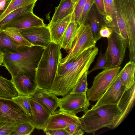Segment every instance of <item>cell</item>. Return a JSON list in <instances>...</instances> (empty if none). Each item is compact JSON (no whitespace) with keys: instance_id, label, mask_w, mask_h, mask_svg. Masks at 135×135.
Instances as JSON below:
<instances>
[{"instance_id":"1","label":"cell","mask_w":135,"mask_h":135,"mask_svg":"<svg viewBox=\"0 0 135 135\" xmlns=\"http://www.w3.org/2000/svg\"><path fill=\"white\" fill-rule=\"evenodd\" d=\"M98 52L96 46L90 48L76 57L70 69L63 74L55 77L48 90L57 96L64 97L69 93L83 75L88 69Z\"/></svg>"},{"instance_id":"2","label":"cell","mask_w":135,"mask_h":135,"mask_svg":"<svg viewBox=\"0 0 135 135\" xmlns=\"http://www.w3.org/2000/svg\"><path fill=\"white\" fill-rule=\"evenodd\" d=\"M44 48L32 45L26 46L22 51L4 53V66L12 78L22 72L27 73L35 77L36 69Z\"/></svg>"},{"instance_id":"3","label":"cell","mask_w":135,"mask_h":135,"mask_svg":"<svg viewBox=\"0 0 135 135\" xmlns=\"http://www.w3.org/2000/svg\"><path fill=\"white\" fill-rule=\"evenodd\" d=\"M61 48L51 41L44 48L36 69L35 77L38 88L48 90L53 83L59 63L62 58Z\"/></svg>"},{"instance_id":"4","label":"cell","mask_w":135,"mask_h":135,"mask_svg":"<svg viewBox=\"0 0 135 135\" xmlns=\"http://www.w3.org/2000/svg\"><path fill=\"white\" fill-rule=\"evenodd\" d=\"M120 115L117 104H108L88 110L80 119L84 132L94 134L100 129H112Z\"/></svg>"},{"instance_id":"5","label":"cell","mask_w":135,"mask_h":135,"mask_svg":"<svg viewBox=\"0 0 135 135\" xmlns=\"http://www.w3.org/2000/svg\"><path fill=\"white\" fill-rule=\"evenodd\" d=\"M118 35L128 46L127 29L135 28V0H114Z\"/></svg>"},{"instance_id":"6","label":"cell","mask_w":135,"mask_h":135,"mask_svg":"<svg viewBox=\"0 0 135 135\" xmlns=\"http://www.w3.org/2000/svg\"><path fill=\"white\" fill-rule=\"evenodd\" d=\"M96 42L89 25H79L72 47L68 55L60 60V63L64 64L78 57L85 50L95 47Z\"/></svg>"},{"instance_id":"7","label":"cell","mask_w":135,"mask_h":135,"mask_svg":"<svg viewBox=\"0 0 135 135\" xmlns=\"http://www.w3.org/2000/svg\"><path fill=\"white\" fill-rule=\"evenodd\" d=\"M120 68V66L108 67L96 75L92 85L87 92V97L89 101H95L101 97L118 74Z\"/></svg>"},{"instance_id":"8","label":"cell","mask_w":135,"mask_h":135,"mask_svg":"<svg viewBox=\"0 0 135 135\" xmlns=\"http://www.w3.org/2000/svg\"><path fill=\"white\" fill-rule=\"evenodd\" d=\"M27 122L32 123L31 119L12 99H0V124Z\"/></svg>"},{"instance_id":"9","label":"cell","mask_w":135,"mask_h":135,"mask_svg":"<svg viewBox=\"0 0 135 135\" xmlns=\"http://www.w3.org/2000/svg\"><path fill=\"white\" fill-rule=\"evenodd\" d=\"M108 39L106 50L108 67L114 68L120 66L124 57L128 45L125 40L113 31Z\"/></svg>"},{"instance_id":"10","label":"cell","mask_w":135,"mask_h":135,"mask_svg":"<svg viewBox=\"0 0 135 135\" xmlns=\"http://www.w3.org/2000/svg\"><path fill=\"white\" fill-rule=\"evenodd\" d=\"M63 97L58 99L59 111L76 115L81 112L84 113L88 110L90 104L86 94L69 92Z\"/></svg>"},{"instance_id":"11","label":"cell","mask_w":135,"mask_h":135,"mask_svg":"<svg viewBox=\"0 0 135 135\" xmlns=\"http://www.w3.org/2000/svg\"><path fill=\"white\" fill-rule=\"evenodd\" d=\"M23 36L33 45L47 47L51 42L50 32L46 25L19 30Z\"/></svg>"},{"instance_id":"12","label":"cell","mask_w":135,"mask_h":135,"mask_svg":"<svg viewBox=\"0 0 135 135\" xmlns=\"http://www.w3.org/2000/svg\"><path fill=\"white\" fill-rule=\"evenodd\" d=\"M125 90L119 73L112 83L91 109H94L104 105L117 104Z\"/></svg>"},{"instance_id":"13","label":"cell","mask_w":135,"mask_h":135,"mask_svg":"<svg viewBox=\"0 0 135 135\" xmlns=\"http://www.w3.org/2000/svg\"><path fill=\"white\" fill-rule=\"evenodd\" d=\"M11 80L19 95L30 96L38 88L35 77L26 72H21Z\"/></svg>"},{"instance_id":"14","label":"cell","mask_w":135,"mask_h":135,"mask_svg":"<svg viewBox=\"0 0 135 135\" xmlns=\"http://www.w3.org/2000/svg\"><path fill=\"white\" fill-rule=\"evenodd\" d=\"M81 122L80 118L76 115L59 110L55 111L50 116L44 131L50 129H64L71 123Z\"/></svg>"},{"instance_id":"15","label":"cell","mask_w":135,"mask_h":135,"mask_svg":"<svg viewBox=\"0 0 135 135\" xmlns=\"http://www.w3.org/2000/svg\"><path fill=\"white\" fill-rule=\"evenodd\" d=\"M45 25L43 20L35 15L32 11L16 17L5 24L1 29L2 30L7 28L11 27L20 30Z\"/></svg>"},{"instance_id":"16","label":"cell","mask_w":135,"mask_h":135,"mask_svg":"<svg viewBox=\"0 0 135 135\" xmlns=\"http://www.w3.org/2000/svg\"><path fill=\"white\" fill-rule=\"evenodd\" d=\"M135 98V82L129 88L125 91L117 104L121 115L112 129L118 127L129 114L134 106Z\"/></svg>"},{"instance_id":"17","label":"cell","mask_w":135,"mask_h":135,"mask_svg":"<svg viewBox=\"0 0 135 135\" xmlns=\"http://www.w3.org/2000/svg\"><path fill=\"white\" fill-rule=\"evenodd\" d=\"M32 123L35 128L45 131L49 119L52 114L35 100L30 98Z\"/></svg>"},{"instance_id":"18","label":"cell","mask_w":135,"mask_h":135,"mask_svg":"<svg viewBox=\"0 0 135 135\" xmlns=\"http://www.w3.org/2000/svg\"><path fill=\"white\" fill-rule=\"evenodd\" d=\"M56 96L48 90L38 88L35 93L30 97L52 114L59 107L58 98Z\"/></svg>"},{"instance_id":"19","label":"cell","mask_w":135,"mask_h":135,"mask_svg":"<svg viewBox=\"0 0 135 135\" xmlns=\"http://www.w3.org/2000/svg\"><path fill=\"white\" fill-rule=\"evenodd\" d=\"M73 13L63 19L50 22L47 26L50 33L51 41L59 45L64 32L73 20Z\"/></svg>"},{"instance_id":"20","label":"cell","mask_w":135,"mask_h":135,"mask_svg":"<svg viewBox=\"0 0 135 135\" xmlns=\"http://www.w3.org/2000/svg\"><path fill=\"white\" fill-rule=\"evenodd\" d=\"M104 13L103 16L104 24L118 35L114 0H103Z\"/></svg>"},{"instance_id":"21","label":"cell","mask_w":135,"mask_h":135,"mask_svg":"<svg viewBox=\"0 0 135 135\" xmlns=\"http://www.w3.org/2000/svg\"><path fill=\"white\" fill-rule=\"evenodd\" d=\"M79 25L73 21L69 23L63 35L59 45L60 48L69 53L71 49L75 38Z\"/></svg>"},{"instance_id":"22","label":"cell","mask_w":135,"mask_h":135,"mask_svg":"<svg viewBox=\"0 0 135 135\" xmlns=\"http://www.w3.org/2000/svg\"><path fill=\"white\" fill-rule=\"evenodd\" d=\"M135 62L129 61L119 72L120 79L126 90L135 82Z\"/></svg>"},{"instance_id":"23","label":"cell","mask_w":135,"mask_h":135,"mask_svg":"<svg viewBox=\"0 0 135 135\" xmlns=\"http://www.w3.org/2000/svg\"><path fill=\"white\" fill-rule=\"evenodd\" d=\"M75 4L71 0L61 1L59 6L56 8L54 13L50 22H55L63 19L72 14Z\"/></svg>"},{"instance_id":"24","label":"cell","mask_w":135,"mask_h":135,"mask_svg":"<svg viewBox=\"0 0 135 135\" xmlns=\"http://www.w3.org/2000/svg\"><path fill=\"white\" fill-rule=\"evenodd\" d=\"M26 46L18 45L2 30L0 32V50L4 53L20 52L23 50Z\"/></svg>"},{"instance_id":"25","label":"cell","mask_w":135,"mask_h":135,"mask_svg":"<svg viewBox=\"0 0 135 135\" xmlns=\"http://www.w3.org/2000/svg\"><path fill=\"white\" fill-rule=\"evenodd\" d=\"M19 95L11 80L0 75V99H12Z\"/></svg>"},{"instance_id":"26","label":"cell","mask_w":135,"mask_h":135,"mask_svg":"<svg viewBox=\"0 0 135 135\" xmlns=\"http://www.w3.org/2000/svg\"><path fill=\"white\" fill-rule=\"evenodd\" d=\"M93 5L88 14L86 23L89 25L93 37L97 42L101 38L99 35V31L103 24L99 19L97 13L98 11L93 7Z\"/></svg>"},{"instance_id":"27","label":"cell","mask_w":135,"mask_h":135,"mask_svg":"<svg viewBox=\"0 0 135 135\" xmlns=\"http://www.w3.org/2000/svg\"><path fill=\"white\" fill-rule=\"evenodd\" d=\"M37 0H11L7 3L3 10H0V22L13 11L36 2Z\"/></svg>"},{"instance_id":"28","label":"cell","mask_w":135,"mask_h":135,"mask_svg":"<svg viewBox=\"0 0 135 135\" xmlns=\"http://www.w3.org/2000/svg\"><path fill=\"white\" fill-rule=\"evenodd\" d=\"M2 30L4 32L19 46L30 47L33 45L23 36L19 30L15 28L8 27Z\"/></svg>"},{"instance_id":"29","label":"cell","mask_w":135,"mask_h":135,"mask_svg":"<svg viewBox=\"0 0 135 135\" xmlns=\"http://www.w3.org/2000/svg\"><path fill=\"white\" fill-rule=\"evenodd\" d=\"M35 3L19 8L9 13L0 22V29L5 24L16 17L27 12L33 11Z\"/></svg>"},{"instance_id":"30","label":"cell","mask_w":135,"mask_h":135,"mask_svg":"<svg viewBox=\"0 0 135 135\" xmlns=\"http://www.w3.org/2000/svg\"><path fill=\"white\" fill-rule=\"evenodd\" d=\"M88 70L86 71L78 80L69 93L76 94H86L88 89L87 76Z\"/></svg>"},{"instance_id":"31","label":"cell","mask_w":135,"mask_h":135,"mask_svg":"<svg viewBox=\"0 0 135 135\" xmlns=\"http://www.w3.org/2000/svg\"><path fill=\"white\" fill-rule=\"evenodd\" d=\"M30 97L24 95H19L12 99L23 109L26 114L32 120V111L30 102Z\"/></svg>"},{"instance_id":"32","label":"cell","mask_w":135,"mask_h":135,"mask_svg":"<svg viewBox=\"0 0 135 135\" xmlns=\"http://www.w3.org/2000/svg\"><path fill=\"white\" fill-rule=\"evenodd\" d=\"M35 127L31 122H25L17 124L11 135H29Z\"/></svg>"},{"instance_id":"33","label":"cell","mask_w":135,"mask_h":135,"mask_svg":"<svg viewBox=\"0 0 135 135\" xmlns=\"http://www.w3.org/2000/svg\"><path fill=\"white\" fill-rule=\"evenodd\" d=\"M108 67V60L106 51L104 54L100 51L96 63L94 67L90 71H88V74L96 70L105 69Z\"/></svg>"},{"instance_id":"34","label":"cell","mask_w":135,"mask_h":135,"mask_svg":"<svg viewBox=\"0 0 135 135\" xmlns=\"http://www.w3.org/2000/svg\"><path fill=\"white\" fill-rule=\"evenodd\" d=\"M65 129L68 135H81L84 133L82 122L71 123Z\"/></svg>"},{"instance_id":"35","label":"cell","mask_w":135,"mask_h":135,"mask_svg":"<svg viewBox=\"0 0 135 135\" xmlns=\"http://www.w3.org/2000/svg\"><path fill=\"white\" fill-rule=\"evenodd\" d=\"M94 4V0H86L78 22L79 25H84L86 23L88 14Z\"/></svg>"},{"instance_id":"36","label":"cell","mask_w":135,"mask_h":135,"mask_svg":"<svg viewBox=\"0 0 135 135\" xmlns=\"http://www.w3.org/2000/svg\"><path fill=\"white\" fill-rule=\"evenodd\" d=\"M87 0H78L73 13V20L78 24L82 11Z\"/></svg>"},{"instance_id":"37","label":"cell","mask_w":135,"mask_h":135,"mask_svg":"<svg viewBox=\"0 0 135 135\" xmlns=\"http://www.w3.org/2000/svg\"><path fill=\"white\" fill-rule=\"evenodd\" d=\"M15 122H4L0 124V135H11L16 126Z\"/></svg>"},{"instance_id":"38","label":"cell","mask_w":135,"mask_h":135,"mask_svg":"<svg viewBox=\"0 0 135 135\" xmlns=\"http://www.w3.org/2000/svg\"><path fill=\"white\" fill-rule=\"evenodd\" d=\"M76 58L72 59L63 64H61L60 63V60L61 59L59 63L55 77L61 76L67 71L72 66Z\"/></svg>"},{"instance_id":"39","label":"cell","mask_w":135,"mask_h":135,"mask_svg":"<svg viewBox=\"0 0 135 135\" xmlns=\"http://www.w3.org/2000/svg\"><path fill=\"white\" fill-rule=\"evenodd\" d=\"M113 31L111 28L105 24H103L101 27L99 33L101 37L108 38L111 36Z\"/></svg>"},{"instance_id":"40","label":"cell","mask_w":135,"mask_h":135,"mask_svg":"<svg viewBox=\"0 0 135 135\" xmlns=\"http://www.w3.org/2000/svg\"><path fill=\"white\" fill-rule=\"evenodd\" d=\"M44 132L47 135H68L65 129H50Z\"/></svg>"},{"instance_id":"41","label":"cell","mask_w":135,"mask_h":135,"mask_svg":"<svg viewBox=\"0 0 135 135\" xmlns=\"http://www.w3.org/2000/svg\"><path fill=\"white\" fill-rule=\"evenodd\" d=\"M94 4L99 13L103 16L104 13L103 0H94Z\"/></svg>"},{"instance_id":"42","label":"cell","mask_w":135,"mask_h":135,"mask_svg":"<svg viewBox=\"0 0 135 135\" xmlns=\"http://www.w3.org/2000/svg\"><path fill=\"white\" fill-rule=\"evenodd\" d=\"M4 54L0 50V66H4Z\"/></svg>"},{"instance_id":"43","label":"cell","mask_w":135,"mask_h":135,"mask_svg":"<svg viewBox=\"0 0 135 135\" xmlns=\"http://www.w3.org/2000/svg\"><path fill=\"white\" fill-rule=\"evenodd\" d=\"M64 0H61V1H63ZM75 4V5L76 3L77 2V1L78 0H71Z\"/></svg>"},{"instance_id":"44","label":"cell","mask_w":135,"mask_h":135,"mask_svg":"<svg viewBox=\"0 0 135 135\" xmlns=\"http://www.w3.org/2000/svg\"><path fill=\"white\" fill-rule=\"evenodd\" d=\"M2 30H1V29H0V32H1L2 31Z\"/></svg>"},{"instance_id":"45","label":"cell","mask_w":135,"mask_h":135,"mask_svg":"<svg viewBox=\"0 0 135 135\" xmlns=\"http://www.w3.org/2000/svg\"><path fill=\"white\" fill-rule=\"evenodd\" d=\"M3 0H0V2L2 1Z\"/></svg>"}]
</instances>
